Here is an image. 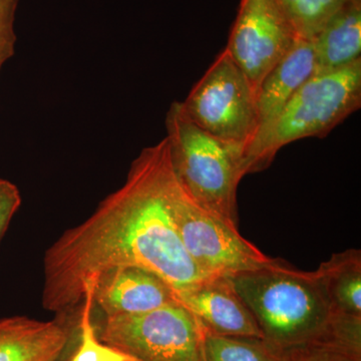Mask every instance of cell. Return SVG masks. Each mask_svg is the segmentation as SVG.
<instances>
[{
  "label": "cell",
  "instance_id": "15",
  "mask_svg": "<svg viewBox=\"0 0 361 361\" xmlns=\"http://www.w3.org/2000/svg\"><path fill=\"white\" fill-rule=\"evenodd\" d=\"M277 351V361H361V334L334 325L322 338Z\"/></svg>",
  "mask_w": 361,
  "mask_h": 361
},
{
  "label": "cell",
  "instance_id": "12",
  "mask_svg": "<svg viewBox=\"0 0 361 361\" xmlns=\"http://www.w3.org/2000/svg\"><path fill=\"white\" fill-rule=\"evenodd\" d=\"M312 40L297 39L288 54L269 71L256 94L258 130L244 159L262 142L299 87L314 75Z\"/></svg>",
  "mask_w": 361,
  "mask_h": 361
},
{
  "label": "cell",
  "instance_id": "7",
  "mask_svg": "<svg viewBox=\"0 0 361 361\" xmlns=\"http://www.w3.org/2000/svg\"><path fill=\"white\" fill-rule=\"evenodd\" d=\"M173 216L185 251L206 278L230 277L272 262L238 228L197 205L180 184Z\"/></svg>",
  "mask_w": 361,
  "mask_h": 361
},
{
  "label": "cell",
  "instance_id": "11",
  "mask_svg": "<svg viewBox=\"0 0 361 361\" xmlns=\"http://www.w3.org/2000/svg\"><path fill=\"white\" fill-rule=\"evenodd\" d=\"M178 300L204 329L220 336L263 338L255 318L228 277H209L177 291Z\"/></svg>",
  "mask_w": 361,
  "mask_h": 361
},
{
  "label": "cell",
  "instance_id": "4",
  "mask_svg": "<svg viewBox=\"0 0 361 361\" xmlns=\"http://www.w3.org/2000/svg\"><path fill=\"white\" fill-rule=\"evenodd\" d=\"M360 106L361 59L312 75L293 94L262 142L245 157V174L269 167L279 149L292 142L326 137Z\"/></svg>",
  "mask_w": 361,
  "mask_h": 361
},
{
  "label": "cell",
  "instance_id": "13",
  "mask_svg": "<svg viewBox=\"0 0 361 361\" xmlns=\"http://www.w3.org/2000/svg\"><path fill=\"white\" fill-rule=\"evenodd\" d=\"M314 75L341 70L361 59V0L337 11L312 39Z\"/></svg>",
  "mask_w": 361,
  "mask_h": 361
},
{
  "label": "cell",
  "instance_id": "10",
  "mask_svg": "<svg viewBox=\"0 0 361 361\" xmlns=\"http://www.w3.org/2000/svg\"><path fill=\"white\" fill-rule=\"evenodd\" d=\"M89 283L92 286L94 305L104 317L142 314L179 302L172 284L158 273L139 266L114 268Z\"/></svg>",
  "mask_w": 361,
  "mask_h": 361
},
{
  "label": "cell",
  "instance_id": "3",
  "mask_svg": "<svg viewBox=\"0 0 361 361\" xmlns=\"http://www.w3.org/2000/svg\"><path fill=\"white\" fill-rule=\"evenodd\" d=\"M166 130L176 178L185 193L208 212L238 228L237 191L245 174L244 149L195 125L174 102Z\"/></svg>",
  "mask_w": 361,
  "mask_h": 361
},
{
  "label": "cell",
  "instance_id": "5",
  "mask_svg": "<svg viewBox=\"0 0 361 361\" xmlns=\"http://www.w3.org/2000/svg\"><path fill=\"white\" fill-rule=\"evenodd\" d=\"M180 104L195 125L244 154L257 134L256 90L226 49Z\"/></svg>",
  "mask_w": 361,
  "mask_h": 361
},
{
  "label": "cell",
  "instance_id": "18",
  "mask_svg": "<svg viewBox=\"0 0 361 361\" xmlns=\"http://www.w3.org/2000/svg\"><path fill=\"white\" fill-rule=\"evenodd\" d=\"M351 0H279L299 39L312 40L329 18Z\"/></svg>",
  "mask_w": 361,
  "mask_h": 361
},
{
  "label": "cell",
  "instance_id": "19",
  "mask_svg": "<svg viewBox=\"0 0 361 361\" xmlns=\"http://www.w3.org/2000/svg\"><path fill=\"white\" fill-rule=\"evenodd\" d=\"M20 0H0V73L14 54L16 37V20Z\"/></svg>",
  "mask_w": 361,
  "mask_h": 361
},
{
  "label": "cell",
  "instance_id": "14",
  "mask_svg": "<svg viewBox=\"0 0 361 361\" xmlns=\"http://www.w3.org/2000/svg\"><path fill=\"white\" fill-rule=\"evenodd\" d=\"M332 313L361 317V251L334 254L316 270Z\"/></svg>",
  "mask_w": 361,
  "mask_h": 361
},
{
  "label": "cell",
  "instance_id": "2",
  "mask_svg": "<svg viewBox=\"0 0 361 361\" xmlns=\"http://www.w3.org/2000/svg\"><path fill=\"white\" fill-rule=\"evenodd\" d=\"M228 278L263 338L277 350L331 332L334 314L316 270L305 272L273 259L269 264Z\"/></svg>",
  "mask_w": 361,
  "mask_h": 361
},
{
  "label": "cell",
  "instance_id": "20",
  "mask_svg": "<svg viewBox=\"0 0 361 361\" xmlns=\"http://www.w3.org/2000/svg\"><path fill=\"white\" fill-rule=\"evenodd\" d=\"M20 205L18 188L11 180L0 178V243Z\"/></svg>",
  "mask_w": 361,
  "mask_h": 361
},
{
  "label": "cell",
  "instance_id": "16",
  "mask_svg": "<svg viewBox=\"0 0 361 361\" xmlns=\"http://www.w3.org/2000/svg\"><path fill=\"white\" fill-rule=\"evenodd\" d=\"M203 361H277V349L264 338L220 336L204 329Z\"/></svg>",
  "mask_w": 361,
  "mask_h": 361
},
{
  "label": "cell",
  "instance_id": "6",
  "mask_svg": "<svg viewBox=\"0 0 361 361\" xmlns=\"http://www.w3.org/2000/svg\"><path fill=\"white\" fill-rule=\"evenodd\" d=\"M97 336L130 361H203L202 325L182 303L104 317Z\"/></svg>",
  "mask_w": 361,
  "mask_h": 361
},
{
  "label": "cell",
  "instance_id": "9",
  "mask_svg": "<svg viewBox=\"0 0 361 361\" xmlns=\"http://www.w3.org/2000/svg\"><path fill=\"white\" fill-rule=\"evenodd\" d=\"M80 336V307L42 322L0 319V361H68Z\"/></svg>",
  "mask_w": 361,
  "mask_h": 361
},
{
  "label": "cell",
  "instance_id": "1",
  "mask_svg": "<svg viewBox=\"0 0 361 361\" xmlns=\"http://www.w3.org/2000/svg\"><path fill=\"white\" fill-rule=\"evenodd\" d=\"M178 186L167 137L142 149L123 186L45 252L42 307L56 314L77 310L87 282L123 266L154 271L177 291L206 279L176 228Z\"/></svg>",
  "mask_w": 361,
  "mask_h": 361
},
{
  "label": "cell",
  "instance_id": "17",
  "mask_svg": "<svg viewBox=\"0 0 361 361\" xmlns=\"http://www.w3.org/2000/svg\"><path fill=\"white\" fill-rule=\"evenodd\" d=\"M92 286L85 285L80 305V336L68 361H130L127 356L106 345L97 336L94 322Z\"/></svg>",
  "mask_w": 361,
  "mask_h": 361
},
{
  "label": "cell",
  "instance_id": "8",
  "mask_svg": "<svg viewBox=\"0 0 361 361\" xmlns=\"http://www.w3.org/2000/svg\"><path fill=\"white\" fill-rule=\"evenodd\" d=\"M298 39L279 0H241L226 49L256 90Z\"/></svg>",
  "mask_w": 361,
  "mask_h": 361
}]
</instances>
